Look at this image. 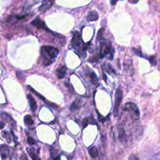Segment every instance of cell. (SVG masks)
Here are the masks:
<instances>
[{
  "label": "cell",
  "mask_w": 160,
  "mask_h": 160,
  "mask_svg": "<svg viewBox=\"0 0 160 160\" xmlns=\"http://www.w3.org/2000/svg\"><path fill=\"white\" fill-rule=\"evenodd\" d=\"M104 31V28H101L98 33L97 41L100 42V52L98 56L89 59V61H97L98 59L103 58L105 56H108L109 58L113 59L114 54V49L111 45V43L104 39L103 38V33Z\"/></svg>",
  "instance_id": "1"
},
{
  "label": "cell",
  "mask_w": 160,
  "mask_h": 160,
  "mask_svg": "<svg viewBox=\"0 0 160 160\" xmlns=\"http://www.w3.org/2000/svg\"><path fill=\"white\" fill-rule=\"evenodd\" d=\"M40 53L43 65L44 66H47L55 61L57 56L58 55L59 50L52 46H43L41 48Z\"/></svg>",
  "instance_id": "2"
},
{
  "label": "cell",
  "mask_w": 160,
  "mask_h": 160,
  "mask_svg": "<svg viewBox=\"0 0 160 160\" xmlns=\"http://www.w3.org/2000/svg\"><path fill=\"white\" fill-rule=\"evenodd\" d=\"M71 44L72 48L80 56L83 58L86 56V50L89 46V43L86 44L83 41L82 36L78 31H76L74 33Z\"/></svg>",
  "instance_id": "3"
},
{
  "label": "cell",
  "mask_w": 160,
  "mask_h": 160,
  "mask_svg": "<svg viewBox=\"0 0 160 160\" xmlns=\"http://www.w3.org/2000/svg\"><path fill=\"white\" fill-rule=\"evenodd\" d=\"M124 110L128 112L130 116L135 120H138L139 118V110L137 105L132 103V102H128L127 103L124 107Z\"/></svg>",
  "instance_id": "4"
},
{
  "label": "cell",
  "mask_w": 160,
  "mask_h": 160,
  "mask_svg": "<svg viewBox=\"0 0 160 160\" xmlns=\"http://www.w3.org/2000/svg\"><path fill=\"white\" fill-rule=\"evenodd\" d=\"M123 91L121 90L120 87H119L117 89L116 93H115V104H114V116H116L118 111H119V107L120 104L123 100Z\"/></svg>",
  "instance_id": "5"
},
{
  "label": "cell",
  "mask_w": 160,
  "mask_h": 160,
  "mask_svg": "<svg viewBox=\"0 0 160 160\" xmlns=\"http://www.w3.org/2000/svg\"><path fill=\"white\" fill-rule=\"evenodd\" d=\"M31 24L38 29H43L49 32L51 31L47 27L45 23H44L43 20H41L39 17H37L36 18H35V20L31 22Z\"/></svg>",
  "instance_id": "6"
},
{
  "label": "cell",
  "mask_w": 160,
  "mask_h": 160,
  "mask_svg": "<svg viewBox=\"0 0 160 160\" xmlns=\"http://www.w3.org/2000/svg\"><path fill=\"white\" fill-rule=\"evenodd\" d=\"M27 98H28V100L29 102L31 110L33 112H35L37 109V103H36V100L31 94H28Z\"/></svg>",
  "instance_id": "7"
},
{
  "label": "cell",
  "mask_w": 160,
  "mask_h": 160,
  "mask_svg": "<svg viewBox=\"0 0 160 160\" xmlns=\"http://www.w3.org/2000/svg\"><path fill=\"white\" fill-rule=\"evenodd\" d=\"M86 18L88 21H97L98 19V15L95 11H91L88 13Z\"/></svg>",
  "instance_id": "8"
},
{
  "label": "cell",
  "mask_w": 160,
  "mask_h": 160,
  "mask_svg": "<svg viewBox=\"0 0 160 160\" xmlns=\"http://www.w3.org/2000/svg\"><path fill=\"white\" fill-rule=\"evenodd\" d=\"M9 150L8 148V147L5 145H2L1 147V155L3 160L6 159V158H8L9 156Z\"/></svg>",
  "instance_id": "9"
},
{
  "label": "cell",
  "mask_w": 160,
  "mask_h": 160,
  "mask_svg": "<svg viewBox=\"0 0 160 160\" xmlns=\"http://www.w3.org/2000/svg\"><path fill=\"white\" fill-rule=\"evenodd\" d=\"M66 73V68L65 66H61L56 70V75L58 78H63Z\"/></svg>",
  "instance_id": "10"
},
{
  "label": "cell",
  "mask_w": 160,
  "mask_h": 160,
  "mask_svg": "<svg viewBox=\"0 0 160 160\" xmlns=\"http://www.w3.org/2000/svg\"><path fill=\"white\" fill-rule=\"evenodd\" d=\"M27 152L28 153L29 155L31 156V159L33 160H41V159L38 156V155L35 153V150L31 148H28L27 149Z\"/></svg>",
  "instance_id": "11"
},
{
  "label": "cell",
  "mask_w": 160,
  "mask_h": 160,
  "mask_svg": "<svg viewBox=\"0 0 160 160\" xmlns=\"http://www.w3.org/2000/svg\"><path fill=\"white\" fill-rule=\"evenodd\" d=\"M89 153L92 158H97L98 156V150L96 147H92L89 150Z\"/></svg>",
  "instance_id": "12"
},
{
  "label": "cell",
  "mask_w": 160,
  "mask_h": 160,
  "mask_svg": "<svg viewBox=\"0 0 160 160\" xmlns=\"http://www.w3.org/2000/svg\"><path fill=\"white\" fill-rule=\"evenodd\" d=\"M80 102L78 100L74 101L73 103H72L71 107H70V110H71L72 111H74L79 110L80 108Z\"/></svg>",
  "instance_id": "13"
},
{
  "label": "cell",
  "mask_w": 160,
  "mask_h": 160,
  "mask_svg": "<svg viewBox=\"0 0 160 160\" xmlns=\"http://www.w3.org/2000/svg\"><path fill=\"white\" fill-rule=\"evenodd\" d=\"M24 123L28 126H31L34 124V121L30 115H26L24 118Z\"/></svg>",
  "instance_id": "14"
},
{
  "label": "cell",
  "mask_w": 160,
  "mask_h": 160,
  "mask_svg": "<svg viewBox=\"0 0 160 160\" xmlns=\"http://www.w3.org/2000/svg\"><path fill=\"white\" fill-rule=\"evenodd\" d=\"M90 79H91V83H93L94 85H95V86H98L99 85L97 76L94 73H92L90 74Z\"/></svg>",
  "instance_id": "15"
},
{
  "label": "cell",
  "mask_w": 160,
  "mask_h": 160,
  "mask_svg": "<svg viewBox=\"0 0 160 160\" xmlns=\"http://www.w3.org/2000/svg\"><path fill=\"white\" fill-rule=\"evenodd\" d=\"M2 135L4 138V139L6 140V142L8 143L11 142V136L8 131H3L2 133Z\"/></svg>",
  "instance_id": "16"
},
{
  "label": "cell",
  "mask_w": 160,
  "mask_h": 160,
  "mask_svg": "<svg viewBox=\"0 0 160 160\" xmlns=\"http://www.w3.org/2000/svg\"><path fill=\"white\" fill-rule=\"evenodd\" d=\"M29 87V89H30V90L32 91V92H33L36 96H37V97H39V98H40L41 100H42L43 101H46V100H45V98H44L43 97V96L42 95H41V94H40L39 93H38L37 91H36L35 90H34V89H33V88H32L31 87H30V86H28Z\"/></svg>",
  "instance_id": "17"
},
{
  "label": "cell",
  "mask_w": 160,
  "mask_h": 160,
  "mask_svg": "<svg viewBox=\"0 0 160 160\" xmlns=\"http://www.w3.org/2000/svg\"><path fill=\"white\" fill-rule=\"evenodd\" d=\"M27 141H28V143L29 145H33L35 144V140L32 137H30V136L28 137V139H27Z\"/></svg>",
  "instance_id": "18"
},
{
  "label": "cell",
  "mask_w": 160,
  "mask_h": 160,
  "mask_svg": "<svg viewBox=\"0 0 160 160\" xmlns=\"http://www.w3.org/2000/svg\"><path fill=\"white\" fill-rule=\"evenodd\" d=\"M89 123V119L88 118H85L83 121V128H86Z\"/></svg>",
  "instance_id": "19"
},
{
  "label": "cell",
  "mask_w": 160,
  "mask_h": 160,
  "mask_svg": "<svg viewBox=\"0 0 160 160\" xmlns=\"http://www.w3.org/2000/svg\"><path fill=\"white\" fill-rule=\"evenodd\" d=\"M128 2L131 4H136L138 3V1H139V0H128Z\"/></svg>",
  "instance_id": "20"
},
{
  "label": "cell",
  "mask_w": 160,
  "mask_h": 160,
  "mask_svg": "<svg viewBox=\"0 0 160 160\" xmlns=\"http://www.w3.org/2000/svg\"><path fill=\"white\" fill-rule=\"evenodd\" d=\"M21 160H28V159L27 155H25V154L22 155V156H21Z\"/></svg>",
  "instance_id": "21"
}]
</instances>
